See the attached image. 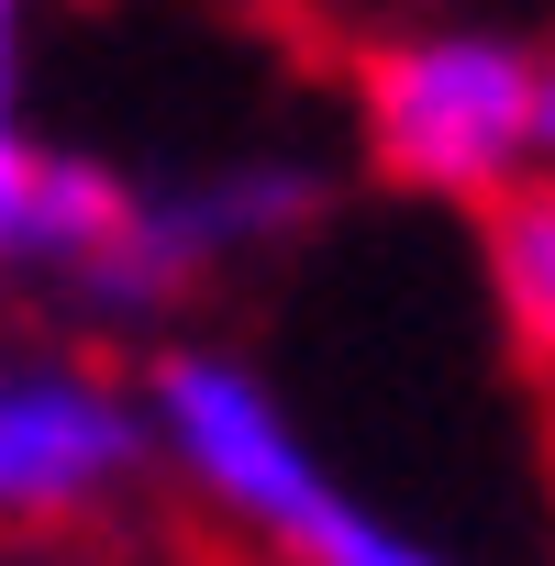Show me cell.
<instances>
[{
	"mask_svg": "<svg viewBox=\"0 0 555 566\" xmlns=\"http://www.w3.org/2000/svg\"><path fill=\"white\" fill-rule=\"evenodd\" d=\"M23 90H34V0H0V134H23Z\"/></svg>",
	"mask_w": 555,
	"mask_h": 566,
	"instance_id": "obj_7",
	"label": "cell"
},
{
	"mask_svg": "<svg viewBox=\"0 0 555 566\" xmlns=\"http://www.w3.org/2000/svg\"><path fill=\"white\" fill-rule=\"evenodd\" d=\"M544 56L511 23H411L356 56V145L389 189L489 211L544 167Z\"/></svg>",
	"mask_w": 555,
	"mask_h": 566,
	"instance_id": "obj_2",
	"label": "cell"
},
{
	"mask_svg": "<svg viewBox=\"0 0 555 566\" xmlns=\"http://www.w3.org/2000/svg\"><path fill=\"white\" fill-rule=\"evenodd\" d=\"M478 255H489V301L522 367L555 378V167H533L522 189H500L478 211Z\"/></svg>",
	"mask_w": 555,
	"mask_h": 566,
	"instance_id": "obj_6",
	"label": "cell"
},
{
	"mask_svg": "<svg viewBox=\"0 0 555 566\" xmlns=\"http://www.w3.org/2000/svg\"><path fill=\"white\" fill-rule=\"evenodd\" d=\"M134 211V178L78 156V145H45L34 123L0 134V290H23V277H67L123 233Z\"/></svg>",
	"mask_w": 555,
	"mask_h": 566,
	"instance_id": "obj_5",
	"label": "cell"
},
{
	"mask_svg": "<svg viewBox=\"0 0 555 566\" xmlns=\"http://www.w3.org/2000/svg\"><path fill=\"white\" fill-rule=\"evenodd\" d=\"M533 145H544V167H555V56H544V123H533Z\"/></svg>",
	"mask_w": 555,
	"mask_h": 566,
	"instance_id": "obj_8",
	"label": "cell"
},
{
	"mask_svg": "<svg viewBox=\"0 0 555 566\" xmlns=\"http://www.w3.org/2000/svg\"><path fill=\"white\" fill-rule=\"evenodd\" d=\"M156 467L145 378L78 345H0V522H90Z\"/></svg>",
	"mask_w": 555,
	"mask_h": 566,
	"instance_id": "obj_4",
	"label": "cell"
},
{
	"mask_svg": "<svg viewBox=\"0 0 555 566\" xmlns=\"http://www.w3.org/2000/svg\"><path fill=\"white\" fill-rule=\"evenodd\" d=\"M145 411H156V467L266 544L278 566H467L422 522H389L345 489V467L301 433V411L278 400V378L233 345H156L145 356Z\"/></svg>",
	"mask_w": 555,
	"mask_h": 566,
	"instance_id": "obj_1",
	"label": "cell"
},
{
	"mask_svg": "<svg viewBox=\"0 0 555 566\" xmlns=\"http://www.w3.org/2000/svg\"><path fill=\"white\" fill-rule=\"evenodd\" d=\"M323 211H334V178H323V156H290V145H244L189 178H145L123 233L67 277V301L90 323H156V312L200 301L211 277L301 244Z\"/></svg>",
	"mask_w": 555,
	"mask_h": 566,
	"instance_id": "obj_3",
	"label": "cell"
}]
</instances>
